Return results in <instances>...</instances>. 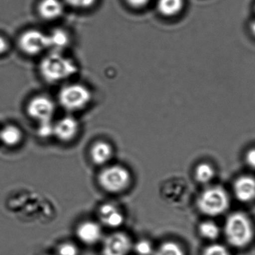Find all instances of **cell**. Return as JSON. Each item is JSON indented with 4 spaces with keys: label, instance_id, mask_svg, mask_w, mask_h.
Returning a JSON list of instances; mask_svg holds the SVG:
<instances>
[{
    "label": "cell",
    "instance_id": "3",
    "mask_svg": "<svg viewBox=\"0 0 255 255\" xmlns=\"http://www.w3.org/2000/svg\"><path fill=\"white\" fill-rule=\"evenodd\" d=\"M225 235L228 242L234 247H247L251 243L254 235L251 221L242 213L232 214L225 224Z\"/></svg>",
    "mask_w": 255,
    "mask_h": 255
},
{
    "label": "cell",
    "instance_id": "8",
    "mask_svg": "<svg viewBox=\"0 0 255 255\" xmlns=\"http://www.w3.org/2000/svg\"><path fill=\"white\" fill-rule=\"evenodd\" d=\"M79 121L71 115H66L54 123L53 136L63 143L73 142L79 133Z\"/></svg>",
    "mask_w": 255,
    "mask_h": 255
},
{
    "label": "cell",
    "instance_id": "15",
    "mask_svg": "<svg viewBox=\"0 0 255 255\" xmlns=\"http://www.w3.org/2000/svg\"><path fill=\"white\" fill-rule=\"evenodd\" d=\"M48 48L52 52H61L69 43V36L64 30L56 28L47 34Z\"/></svg>",
    "mask_w": 255,
    "mask_h": 255
},
{
    "label": "cell",
    "instance_id": "13",
    "mask_svg": "<svg viewBox=\"0 0 255 255\" xmlns=\"http://www.w3.org/2000/svg\"><path fill=\"white\" fill-rule=\"evenodd\" d=\"M234 192L238 200L250 202L255 199V179L253 177L243 176L238 178L234 186Z\"/></svg>",
    "mask_w": 255,
    "mask_h": 255
},
{
    "label": "cell",
    "instance_id": "25",
    "mask_svg": "<svg viewBox=\"0 0 255 255\" xmlns=\"http://www.w3.org/2000/svg\"><path fill=\"white\" fill-rule=\"evenodd\" d=\"M69 4L76 7H88L92 5L96 0H65Z\"/></svg>",
    "mask_w": 255,
    "mask_h": 255
},
{
    "label": "cell",
    "instance_id": "10",
    "mask_svg": "<svg viewBox=\"0 0 255 255\" xmlns=\"http://www.w3.org/2000/svg\"><path fill=\"white\" fill-rule=\"evenodd\" d=\"M100 223L110 229L121 228L125 223V215L121 208L112 202L104 203L98 211Z\"/></svg>",
    "mask_w": 255,
    "mask_h": 255
},
{
    "label": "cell",
    "instance_id": "18",
    "mask_svg": "<svg viewBox=\"0 0 255 255\" xmlns=\"http://www.w3.org/2000/svg\"><path fill=\"white\" fill-rule=\"evenodd\" d=\"M153 255H186L183 247L175 241H165L154 250Z\"/></svg>",
    "mask_w": 255,
    "mask_h": 255
},
{
    "label": "cell",
    "instance_id": "1",
    "mask_svg": "<svg viewBox=\"0 0 255 255\" xmlns=\"http://www.w3.org/2000/svg\"><path fill=\"white\" fill-rule=\"evenodd\" d=\"M40 73L49 82H57L67 79L77 72L73 60L64 56L61 52H51L40 63Z\"/></svg>",
    "mask_w": 255,
    "mask_h": 255
},
{
    "label": "cell",
    "instance_id": "7",
    "mask_svg": "<svg viewBox=\"0 0 255 255\" xmlns=\"http://www.w3.org/2000/svg\"><path fill=\"white\" fill-rule=\"evenodd\" d=\"M27 112L32 119L39 124L50 122L53 119L55 112L54 102L49 97L38 96L34 97L27 106Z\"/></svg>",
    "mask_w": 255,
    "mask_h": 255
},
{
    "label": "cell",
    "instance_id": "28",
    "mask_svg": "<svg viewBox=\"0 0 255 255\" xmlns=\"http://www.w3.org/2000/svg\"><path fill=\"white\" fill-rule=\"evenodd\" d=\"M7 48H8V46H7V43L5 39L3 38L2 37L0 36V54H2L6 52Z\"/></svg>",
    "mask_w": 255,
    "mask_h": 255
},
{
    "label": "cell",
    "instance_id": "24",
    "mask_svg": "<svg viewBox=\"0 0 255 255\" xmlns=\"http://www.w3.org/2000/svg\"><path fill=\"white\" fill-rule=\"evenodd\" d=\"M54 123L52 121L50 122H45L39 124L37 133L39 136L43 139L53 136Z\"/></svg>",
    "mask_w": 255,
    "mask_h": 255
},
{
    "label": "cell",
    "instance_id": "21",
    "mask_svg": "<svg viewBox=\"0 0 255 255\" xmlns=\"http://www.w3.org/2000/svg\"><path fill=\"white\" fill-rule=\"evenodd\" d=\"M155 249L148 240H139L136 244H133L132 250L137 255H153Z\"/></svg>",
    "mask_w": 255,
    "mask_h": 255
},
{
    "label": "cell",
    "instance_id": "5",
    "mask_svg": "<svg viewBox=\"0 0 255 255\" xmlns=\"http://www.w3.org/2000/svg\"><path fill=\"white\" fill-rule=\"evenodd\" d=\"M92 94L87 87L80 84H70L61 88L58 101L65 110L70 112L82 110L91 103Z\"/></svg>",
    "mask_w": 255,
    "mask_h": 255
},
{
    "label": "cell",
    "instance_id": "20",
    "mask_svg": "<svg viewBox=\"0 0 255 255\" xmlns=\"http://www.w3.org/2000/svg\"><path fill=\"white\" fill-rule=\"evenodd\" d=\"M199 231L202 238L211 241L217 239L220 233V229L217 225L211 221L202 223L199 226Z\"/></svg>",
    "mask_w": 255,
    "mask_h": 255
},
{
    "label": "cell",
    "instance_id": "12",
    "mask_svg": "<svg viewBox=\"0 0 255 255\" xmlns=\"http://www.w3.org/2000/svg\"><path fill=\"white\" fill-rule=\"evenodd\" d=\"M114 157V148L106 141H97L90 150L91 161L97 166H108Z\"/></svg>",
    "mask_w": 255,
    "mask_h": 255
},
{
    "label": "cell",
    "instance_id": "23",
    "mask_svg": "<svg viewBox=\"0 0 255 255\" xmlns=\"http://www.w3.org/2000/svg\"><path fill=\"white\" fill-rule=\"evenodd\" d=\"M202 255H230V253L225 246L214 244L208 246Z\"/></svg>",
    "mask_w": 255,
    "mask_h": 255
},
{
    "label": "cell",
    "instance_id": "6",
    "mask_svg": "<svg viewBox=\"0 0 255 255\" xmlns=\"http://www.w3.org/2000/svg\"><path fill=\"white\" fill-rule=\"evenodd\" d=\"M133 244L130 237L125 232H114L105 238L101 255H128Z\"/></svg>",
    "mask_w": 255,
    "mask_h": 255
},
{
    "label": "cell",
    "instance_id": "22",
    "mask_svg": "<svg viewBox=\"0 0 255 255\" xmlns=\"http://www.w3.org/2000/svg\"><path fill=\"white\" fill-rule=\"evenodd\" d=\"M58 255H79V250L76 244L72 242H64L60 244L57 249Z\"/></svg>",
    "mask_w": 255,
    "mask_h": 255
},
{
    "label": "cell",
    "instance_id": "26",
    "mask_svg": "<svg viewBox=\"0 0 255 255\" xmlns=\"http://www.w3.org/2000/svg\"><path fill=\"white\" fill-rule=\"evenodd\" d=\"M246 160H247V164L251 169H255V148L250 150L247 152Z\"/></svg>",
    "mask_w": 255,
    "mask_h": 255
},
{
    "label": "cell",
    "instance_id": "17",
    "mask_svg": "<svg viewBox=\"0 0 255 255\" xmlns=\"http://www.w3.org/2000/svg\"><path fill=\"white\" fill-rule=\"evenodd\" d=\"M183 3V0H158L157 8L165 16H173L179 13Z\"/></svg>",
    "mask_w": 255,
    "mask_h": 255
},
{
    "label": "cell",
    "instance_id": "19",
    "mask_svg": "<svg viewBox=\"0 0 255 255\" xmlns=\"http://www.w3.org/2000/svg\"><path fill=\"white\" fill-rule=\"evenodd\" d=\"M214 177V170L211 165L201 163L195 169V178L202 184H209Z\"/></svg>",
    "mask_w": 255,
    "mask_h": 255
},
{
    "label": "cell",
    "instance_id": "27",
    "mask_svg": "<svg viewBox=\"0 0 255 255\" xmlns=\"http://www.w3.org/2000/svg\"><path fill=\"white\" fill-rule=\"evenodd\" d=\"M127 1L133 7H139L145 5L149 0H127Z\"/></svg>",
    "mask_w": 255,
    "mask_h": 255
},
{
    "label": "cell",
    "instance_id": "4",
    "mask_svg": "<svg viewBox=\"0 0 255 255\" xmlns=\"http://www.w3.org/2000/svg\"><path fill=\"white\" fill-rule=\"evenodd\" d=\"M197 206L202 214L216 217L223 214L229 208V198L224 189L208 187L198 198Z\"/></svg>",
    "mask_w": 255,
    "mask_h": 255
},
{
    "label": "cell",
    "instance_id": "9",
    "mask_svg": "<svg viewBox=\"0 0 255 255\" xmlns=\"http://www.w3.org/2000/svg\"><path fill=\"white\" fill-rule=\"evenodd\" d=\"M19 46L23 52L29 55L40 53L48 48L47 34L37 30H29L21 36Z\"/></svg>",
    "mask_w": 255,
    "mask_h": 255
},
{
    "label": "cell",
    "instance_id": "2",
    "mask_svg": "<svg viewBox=\"0 0 255 255\" xmlns=\"http://www.w3.org/2000/svg\"><path fill=\"white\" fill-rule=\"evenodd\" d=\"M130 171L121 165L104 166L98 175L100 187L110 194H121L127 191L131 184Z\"/></svg>",
    "mask_w": 255,
    "mask_h": 255
},
{
    "label": "cell",
    "instance_id": "11",
    "mask_svg": "<svg viewBox=\"0 0 255 255\" xmlns=\"http://www.w3.org/2000/svg\"><path fill=\"white\" fill-rule=\"evenodd\" d=\"M76 234L81 243L86 246H94L101 241L103 229L100 223L88 220L79 225Z\"/></svg>",
    "mask_w": 255,
    "mask_h": 255
},
{
    "label": "cell",
    "instance_id": "16",
    "mask_svg": "<svg viewBox=\"0 0 255 255\" xmlns=\"http://www.w3.org/2000/svg\"><path fill=\"white\" fill-rule=\"evenodd\" d=\"M22 133L15 125H7L0 130V141L7 147H14L20 143Z\"/></svg>",
    "mask_w": 255,
    "mask_h": 255
},
{
    "label": "cell",
    "instance_id": "14",
    "mask_svg": "<svg viewBox=\"0 0 255 255\" xmlns=\"http://www.w3.org/2000/svg\"><path fill=\"white\" fill-rule=\"evenodd\" d=\"M64 7L60 0H42L39 4V12L44 19H53L61 16Z\"/></svg>",
    "mask_w": 255,
    "mask_h": 255
},
{
    "label": "cell",
    "instance_id": "29",
    "mask_svg": "<svg viewBox=\"0 0 255 255\" xmlns=\"http://www.w3.org/2000/svg\"><path fill=\"white\" fill-rule=\"evenodd\" d=\"M252 31H253V34L255 35V20L252 23L251 25Z\"/></svg>",
    "mask_w": 255,
    "mask_h": 255
}]
</instances>
